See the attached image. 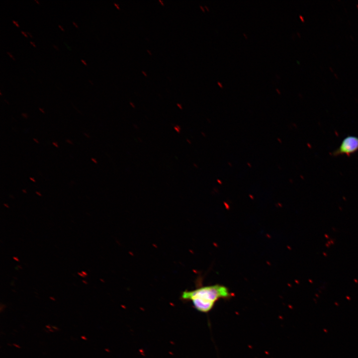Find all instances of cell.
I'll list each match as a JSON object with an SVG mask.
<instances>
[{
    "instance_id": "cb8c5ba5",
    "label": "cell",
    "mask_w": 358,
    "mask_h": 358,
    "mask_svg": "<svg viewBox=\"0 0 358 358\" xmlns=\"http://www.w3.org/2000/svg\"><path fill=\"white\" fill-rule=\"evenodd\" d=\"M47 330H48V329H47ZM48 330L49 333H50V332L53 333V332H54L55 331L52 328L51 329Z\"/></svg>"
},
{
    "instance_id": "d6986e66",
    "label": "cell",
    "mask_w": 358,
    "mask_h": 358,
    "mask_svg": "<svg viewBox=\"0 0 358 358\" xmlns=\"http://www.w3.org/2000/svg\"><path fill=\"white\" fill-rule=\"evenodd\" d=\"M53 47H54L55 49H56V50H59V48H58V47L57 46H56V45H53Z\"/></svg>"
},
{
    "instance_id": "4fadbf2b",
    "label": "cell",
    "mask_w": 358,
    "mask_h": 358,
    "mask_svg": "<svg viewBox=\"0 0 358 358\" xmlns=\"http://www.w3.org/2000/svg\"><path fill=\"white\" fill-rule=\"evenodd\" d=\"M53 145H54L56 147L58 148V145L57 142H53Z\"/></svg>"
},
{
    "instance_id": "681fc988",
    "label": "cell",
    "mask_w": 358,
    "mask_h": 358,
    "mask_svg": "<svg viewBox=\"0 0 358 358\" xmlns=\"http://www.w3.org/2000/svg\"><path fill=\"white\" fill-rule=\"evenodd\" d=\"M7 345H9V346H11V345H10V344H7Z\"/></svg>"
},
{
    "instance_id": "8992f818",
    "label": "cell",
    "mask_w": 358,
    "mask_h": 358,
    "mask_svg": "<svg viewBox=\"0 0 358 358\" xmlns=\"http://www.w3.org/2000/svg\"><path fill=\"white\" fill-rule=\"evenodd\" d=\"M5 307V305H2V304H1V305H0V312H2V311L3 310L2 308H4V309Z\"/></svg>"
},
{
    "instance_id": "7dc6e473",
    "label": "cell",
    "mask_w": 358,
    "mask_h": 358,
    "mask_svg": "<svg viewBox=\"0 0 358 358\" xmlns=\"http://www.w3.org/2000/svg\"><path fill=\"white\" fill-rule=\"evenodd\" d=\"M147 51L149 53L150 55H152V53L150 52V51L147 50Z\"/></svg>"
},
{
    "instance_id": "3957f363",
    "label": "cell",
    "mask_w": 358,
    "mask_h": 358,
    "mask_svg": "<svg viewBox=\"0 0 358 358\" xmlns=\"http://www.w3.org/2000/svg\"><path fill=\"white\" fill-rule=\"evenodd\" d=\"M174 129L175 130V131H176L177 133H180V132L181 128H180V127L179 126V125H176V126L174 127Z\"/></svg>"
},
{
    "instance_id": "e0dca14e",
    "label": "cell",
    "mask_w": 358,
    "mask_h": 358,
    "mask_svg": "<svg viewBox=\"0 0 358 358\" xmlns=\"http://www.w3.org/2000/svg\"><path fill=\"white\" fill-rule=\"evenodd\" d=\"M81 61L84 65H87V64L85 60H84L83 59H81Z\"/></svg>"
},
{
    "instance_id": "f35d334b",
    "label": "cell",
    "mask_w": 358,
    "mask_h": 358,
    "mask_svg": "<svg viewBox=\"0 0 358 358\" xmlns=\"http://www.w3.org/2000/svg\"><path fill=\"white\" fill-rule=\"evenodd\" d=\"M89 81L90 82V83L91 84L93 85V83H92V82L90 80H89Z\"/></svg>"
},
{
    "instance_id": "ab89813d",
    "label": "cell",
    "mask_w": 358,
    "mask_h": 358,
    "mask_svg": "<svg viewBox=\"0 0 358 358\" xmlns=\"http://www.w3.org/2000/svg\"><path fill=\"white\" fill-rule=\"evenodd\" d=\"M84 135H85V136H87V137H88V138L90 137V136H89V135H88V134H86V133H84Z\"/></svg>"
},
{
    "instance_id": "52a82bcc",
    "label": "cell",
    "mask_w": 358,
    "mask_h": 358,
    "mask_svg": "<svg viewBox=\"0 0 358 358\" xmlns=\"http://www.w3.org/2000/svg\"><path fill=\"white\" fill-rule=\"evenodd\" d=\"M21 115H22V116L23 117H24V118H27L28 117V116L27 114H26V113H22L21 114Z\"/></svg>"
},
{
    "instance_id": "f1b7e54d",
    "label": "cell",
    "mask_w": 358,
    "mask_h": 358,
    "mask_svg": "<svg viewBox=\"0 0 358 358\" xmlns=\"http://www.w3.org/2000/svg\"><path fill=\"white\" fill-rule=\"evenodd\" d=\"M217 84H218V85L221 88H222V87H223L221 83H220V82H217Z\"/></svg>"
},
{
    "instance_id": "5bb4252c",
    "label": "cell",
    "mask_w": 358,
    "mask_h": 358,
    "mask_svg": "<svg viewBox=\"0 0 358 358\" xmlns=\"http://www.w3.org/2000/svg\"><path fill=\"white\" fill-rule=\"evenodd\" d=\"M30 43L33 47H36V45L35 44V43H34L33 42H32V41H30Z\"/></svg>"
},
{
    "instance_id": "e575fe53",
    "label": "cell",
    "mask_w": 358,
    "mask_h": 358,
    "mask_svg": "<svg viewBox=\"0 0 358 358\" xmlns=\"http://www.w3.org/2000/svg\"><path fill=\"white\" fill-rule=\"evenodd\" d=\"M276 90L277 91V92L279 94L280 93V90H279L278 89H276Z\"/></svg>"
},
{
    "instance_id": "7c38bea8",
    "label": "cell",
    "mask_w": 358,
    "mask_h": 358,
    "mask_svg": "<svg viewBox=\"0 0 358 358\" xmlns=\"http://www.w3.org/2000/svg\"><path fill=\"white\" fill-rule=\"evenodd\" d=\"M21 32L24 36H25L26 37H28L27 34L25 32L21 31Z\"/></svg>"
},
{
    "instance_id": "ffe728a7",
    "label": "cell",
    "mask_w": 358,
    "mask_h": 358,
    "mask_svg": "<svg viewBox=\"0 0 358 358\" xmlns=\"http://www.w3.org/2000/svg\"><path fill=\"white\" fill-rule=\"evenodd\" d=\"M91 161H92L94 163H95V164H97V161H96L95 159H94V158H91Z\"/></svg>"
},
{
    "instance_id": "f546056e",
    "label": "cell",
    "mask_w": 358,
    "mask_h": 358,
    "mask_svg": "<svg viewBox=\"0 0 358 358\" xmlns=\"http://www.w3.org/2000/svg\"><path fill=\"white\" fill-rule=\"evenodd\" d=\"M13 259L16 261H19V259H18V258L17 257H13Z\"/></svg>"
},
{
    "instance_id": "d4e9b609",
    "label": "cell",
    "mask_w": 358,
    "mask_h": 358,
    "mask_svg": "<svg viewBox=\"0 0 358 358\" xmlns=\"http://www.w3.org/2000/svg\"><path fill=\"white\" fill-rule=\"evenodd\" d=\"M114 5L118 9H120L119 6L116 3H114Z\"/></svg>"
},
{
    "instance_id": "7402d4cb",
    "label": "cell",
    "mask_w": 358,
    "mask_h": 358,
    "mask_svg": "<svg viewBox=\"0 0 358 358\" xmlns=\"http://www.w3.org/2000/svg\"><path fill=\"white\" fill-rule=\"evenodd\" d=\"M49 298H50V299H51V300H53V301H55V300H56V299H55L54 297H52V296H50V297H49Z\"/></svg>"
},
{
    "instance_id": "9c48e42d",
    "label": "cell",
    "mask_w": 358,
    "mask_h": 358,
    "mask_svg": "<svg viewBox=\"0 0 358 358\" xmlns=\"http://www.w3.org/2000/svg\"><path fill=\"white\" fill-rule=\"evenodd\" d=\"M6 53L14 60H15V58L13 57V55L11 54L9 52H6Z\"/></svg>"
},
{
    "instance_id": "4dcf8cb0",
    "label": "cell",
    "mask_w": 358,
    "mask_h": 358,
    "mask_svg": "<svg viewBox=\"0 0 358 358\" xmlns=\"http://www.w3.org/2000/svg\"><path fill=\"white\" fill-rule=\"evenodd\" d=\"M26 33H27L30 37H32V35H31L29 32H26Z\"/></svg>"
},
{
    "instance_id": "d6a6232c",
    "label": "cell",
    "mask_w": 358,
    "mask_h": 358,
    "mask_svg": "<svg viewBox=\"0 0 358 358\" xmlns=\"http://www.w3.org/2000/svg\"><path fill=\"white\" fill-rule=\"evenodd\" d=\"M33 140H34L35 142H36L37 143H39V141H38L36 139L34 138V139H33Z\"/></svg>"
},
{
    "instance_id": "ac0fdd59",
    "label": "cell",
    "mask_w": 358,
    "mask_h": 358,
    "mask_svg": "<svg viewBox=\"0 0 358 358\" xmlns=\"http://www.w3.org/2000/svg\"><path fill=\"white\" fill-rule=\"evenodd\" d=\"M66 142H68V143L70 144H73L72 141H71V140H69V139L66 140Z\"/></svg>"
},
{
    "instance_id": "74e56055",
    "label": "cell",
    "mask_w": 358,
    "mask_h": 358,
    "mask_svg": "<svg viewBox=\"0 0 358 358\" xmlns=\"http://www.w3.org/2000/svg\"><path fill=\"white\" fill-rule=\"evenodd\" d=\"M142 72L144 75L145 76H146V77L147 76L146 74L144 71H142Z\"/></svg>"
},
{
    "instance_id": "c3c4849f",
    "label": "cell",
    "mask_w": 358,
    "mask_h": 358,
    "mask_svg": "<svg viewBox=\"0 0 358 358\" xmlns=\"http://www.w3.org/2000/svg\"><path fill=\"white\" fill-rule=\"evenodd\" d=\"M4 101L6 102L8 104L9 103L8 101H7L6 99H4Z\"/></svg>"
},
{
    "instance_id": "9a60e30c",
    "label": "cell",
    "mask_w": 358,
    "mask_h": 358,
    "mask_svg": "<svg viewBox=\"0 0 358 358\" xmlns=\"http://www.w3.org/2000/svg\"><path fill=\"white\" fill-rule=\"evenodd\" d=\"M78 274H79L80 276H82V277H86L82 273H81L78 272Z\"/></svg>"
},
{
    "instance_id": "5b68a950",
    "label": "cell",
    "mask_w": 358,
    "mask_h": 358,
    "mask_svg": "<svg viewBox=\"0 0 358 358\" xmlns=\"http://www.w3.org/2000/svg\"><path fill=\"white\" fill-rule=\"evenodd\" d=\"M12 345H13L14 347H16V348H18V349H20V348H21L20 346L19 345H18V344H15V343H13V344H12Z\"/></svg>"
},
{
    "instance_id": "6da1fadb",
    "label": "cell",
    "mask_w": 358,
    "mask_h": 358,
    "mask_svg": "<svg viewBox=\"0 0 358 358\" xmlns=\"http://www.w3.org/2000/svg\"><path fill=\"white\" fill-rule=\"evenodd\" d=\"M232 295L227 287L216 284L184 290L180 298L183 302H190L196 310L206 313L212 309L219 300L230 298Z\"/></svg>"
},
{
    "instance_id": "603a6c76",
    "label": "cell",
    "mask_w": 358,
    "mask_h": 358,
    "mask_svg": "<svg viewBox=\"0 0 358 358\" xmlns=\"http://www.w3.org/2000/svg\"><path fill=\"white\" fill-rule=\"evenodd\" d=\"M72 23H73L77 28L78 27V26L77 24L75 22L73 21V22H72Z\"/></svg>"
},
{
    "instance_id": "30bf717a",
    "label": "cell",
    "mask_w": 358,
    "mask_h": 358,
    "mask_svg": "<svg viewBox=\"0 0 358 358\" xmlns=\"http://www.w3.org/2000/svg\"><path fill=\"white\" fill-rule=\"evenodd\" d=\"M81 338L85 341L88 340V338L85 336H81Z\"/></svg>"
},
{
    "instance_id": "f907efd6",
    "label": "cell",
    "mask_w": 358,
    "mask_h": 358,
    "mask_svg": "<svg viewBox=\"0 0 358 358\" xmlns=\"http://www.w3.org/2000/svg\"><path fill=\"white\" fill-rule=\"evenodd\" d=\"M0 95H1V92H0Z\"/></svg>"
},
{
    "instance_id": "ee69618b",
    "label": "cell",
    "mask_w": 358,
    "mask_h": 358,
    "mask_svg": "<svg viewBox=\"0 0 358 358\" xmlns=\"http://www.w3.org/2000/svg\"><path fill=\"white\" fill-rule=\"evenodd\" d=\"M35 2H36L38 4H39V2L37 0H34Z\"/></svg>"
},
{
    "instance_id": "7a4b0ae2",
    "label": "cell",
    "mask_w": 358,
    "mask_h": 358,
    "mask_svg": "<svg viewBox=\"0 0 358 358\" xmlns=\"http://www.w3.org/2000/svg\"><path fill=\"white\" fill-rule=\"evenodd\" d=\"M358 151V137L348 135L343 139L340 146L331 153V155L337 157L346 155L350 156Z\"/></svg>"
},
{
    "instance_id": "8fae6325",
    "label": "cell",
    "mask_w": 358,
    "mask_h": 358,
    "mask_svg": "<svg viewBox=\"0 0 358 358\" xmlns=\"http://www.w3.org/2000/svg\"><path fill=\"white\" fill-rule=\"evenodd\" d=\"M46 328H47L48 330L52 329V326L49 325H47L45 326Z\"/></svg>"
},
{
    "instance_id": "277c9868",
    "label": "cell",
    "mask_w": 358,
    "mask_h": 358,
    "mask_svg": "<svg viewBox=\"0 0 358 358\" xmlns=\"http://www.w3.org/2000/svg\"><path fill=\"white\" fill-rule=\"evenodd\" d=\"M52 326V328L54 331H59V328H58L57 326Z\"/></svg>"
},
{
    "instance_id": "484cf974",
    "label": "cell",
    "mask_w": 358,
    "mask_h": 358,
    "mask_svg": "<svg viewBox=\"0 0 358 358\" xmlns=\"http://www.w3.org/2000/svg\"><path fill=\"white\" fill-rule=\"evenodd\" d=\"M177 105L180 109H182V106H181V105L180 104L177 103Z\"/></svg>"
},
{
    "instance_id": "d590c367",
    "label": "cell",
    "mask_w": 358,
    "mask_h": 358,
    "mask_svg": "<svg viewBox=\"0 0 358 358\" xmlns=\"http://www.w3.org/2000/svg\"><path fill=\"white\" fill-rule=\"evenodd\" d=\"M130 104L133 108H134L135 106L132 102H130Z\"/></svg>"
},
{
    "instance_id": "8d00e7d4",
    "label": "cell",
    "mask_w": 358,
    "mask_h": 358,
    "mask_svg": "<svg viewBox=\"0 0 358 358\" xmlns=\"http://www.w3.org/2000/svg\"><path fill=\"white\" fill-rule=\"evenodd\" d=\"M82 281H83L85 284H88V282H87L86 281L84 280H82Z\"/></svg>"
},
{
    "instance_id": "2e32d148",
    "label": "cell",
    "mask_w": 358,
    "mask_h": 358,
    "mask_svg": "<svg viewBox=\"0 0 358 358\" xmlns=\"http://www.w3.org/2000/svg\"><path fill=\"white\" fill-rule=\"evenodd\" d=\"M58 27L62 30L65 31V29L63 28V27L60 24L58 25Z\"/></svg>"
},
{
    "instance_id": "ba28073f",
    "label": "cell",
    "mask_w": 358,
    "mask_h": 358,
    "mask_svg": "<svg viewBox=\"0 0 358 358\" xmlns=\"http://www.w3.org/2000/svg\"><path fill=\"white\" fill-rule=\"evenodd\" d=\"M12 22H13L17 27H19V26L18 22H17L16 21H15V20H12Z\"/></svg>"
},
{
    "instance_id": "44dd1931",
    "label": "cell",
    "mask_w": 358,
    "mask_h": 358,
    "mask_svg": "<svg viewBox=\"0 0 358 358\" xmlns=\"http://www.w3.org/2000/svg\"><path fill=\"white\" fill-rule=\"evenodd\" d=\"M82 273L86 276L88 275L87 273L85 271H82Z\"/></svg>"
},
{
    "instance_id": "1f68e13d",
    "label": "cell",
    "mask_w": 358,
    "mask_h": 358,
    "mask_svg": "<svg viewBox=\"0 0 358 358\" xmlns=\"http://www.w3.org/2000/svg\"><path fill=\"white\" fill-rule=\"evenodd\" d=\"M36 193L37 195H38L39 196H41V195H42L41 194L40 192H38V191H36Z\"/></svg>"
},
{
    "instance_id": "b9f144b4",
    "label": "cell",
    "mask_w": 358,
    "mask_h": 358,
    "mask_svg": "<svg viewBox=\"0 0 358 358\" xmlns=\"http://www.w3.org/2000/svg\"><path fill=\"white\" fill-rule=\"evenodd\" d=\"M159 1L161 2V4H162L163 5H164V3H163V2L162 0H159Z\"/></svg>"
},
{
    "instance_id": "7bdbcfd3",
    "label": "cell",
    "mask_w": 358,
    "mask_h": 358,
    "mask_svg": "<svg viewBox=\"0 0 358 358\" xmlns=\"http://www.w3.org/2000/svg\"><path fill=\"white\" fill-rule=\"evenodd\" d=\"M22 191H23V192H24V193H26V192H27V191H26V190L25 189H22Z\"/></svg>"
},
{
    "instance_id": "bcb514c9",
    "label": "cell",
    "mask_w": 358,
    "mask_h": 358,
    "mask_svg": "<svg viewBox=\"0 0 358 358\" xmlns=\"http://www.w3.org/2000/svg\"><path fill=\"white\" fill-rule=\"evenodd\" d=\"M243 35H244V36L246 38H247V36L245 33H244Z\"/></svg>"
},
{
    "instance_id": "4316f807",
    "label": "cell",
    "mask_w": 358,
    "mask_h": 358,
    "mask_svg": "<svg viewBox=\"0 0 358 358\" xmlns=\"http://www.w3.org/2000/svg\"><path fill=\"white\" fill-rule=\"evenodd\" d=\"M39 109L40 111H41V112H42V113H45V111H44V110H43V109H42L41 108L39 107Z\"/></svg>"
},
{
    "instance_id": "60d3db41",
    "label": "cell",
    "mask_w": 358,
    "mask_h": 358,
    "mask_svg": "<svg viewBox=\"0 0 358 358\" xmlns=\"http://www.w3.org/2000/svg\"><path fill=\"white\" fill-rule=\"evenodd\" d=\"M3 205H4L5 206H6V207H7V208L9 207V206H8V205H7L6 204H4Z\"/></svg>"
},
{
    "instance_id": "f6af8a7d",
    "label": "cell",
    "mask_w": 358,
    "mask_h": 358,
    "mask_svg": "<svg viewBox=\"0 0 358 358\" xmlns=\"http://www.w3.org/2000/svg\"><path fill=\"white\" fill-rule=\"evenodd\" d=\"M205 8L207 10V11H209V9L208 7H207L206 5L205 6Z\"/></svg>"
},
{
    "instance_id": "83f0119b",
    "label": "cell",
    "mask_w": 358,
    "mask_h": 358,
    "mask_svg": "<svg viewBox=\"0 0 358 358\" xmlns=\"http://www.w3.org/2000/svg\"><path fill=\"white\" fill-rule=\"evenodd\" d=\"M29 179H30L31 180H32V181H33V182H35V181H36L35 179L33 178L30 177Z\"/></svg>"
},
{
    "instance_id": "836d02e7",
    "label": "cell",
    "mask_w": 358,
    "mask_h": 358,
    "mask_svg": "<svg viewBox=\"0 0 358 358\" xmlns=\"http://www.w3.org/2000/svg\"><path fill=\"white\" fill-rule=\"evenodd\" d=\"M200 8L202 9V10L203 12H204V8H203L202 6H201V5L200 6Z\"/></svg>"
}]
</instances>
